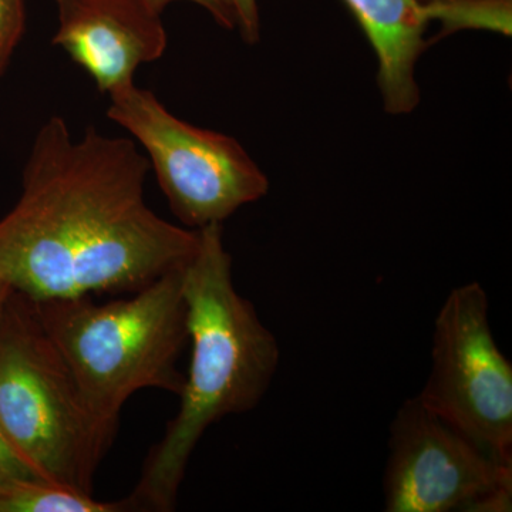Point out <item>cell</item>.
<instances>
[{
  "label": "cell",
  "mask_w": 512,
  "mask_h": 512,
  "mask_svg": "<svg viewBox=\"0 0 512 512\" xmlns=\"http://www.w3.org/2000/svg\"><path fill=\"white\" fill-rule=\"evenodd\" d=\"M147 157L131 138L89 128L74 138L62 117L40 127L18 204L0 220V275L32 301L136 292L183 268L198 229L148 207Z\"/></svg>",
  "instance_id": "1"
},
{
  "label": "cell",
  "mask_w": 512,
  "mask_h": 512,
  "mask_svg": "<svg viewBox=\"0 0 512 512\" xmlns=\"http://www.w3.org/2000/svg\"><path fill=\"white\" fill-rule=\"evenodd\" d=\"M197 251L183 269L191 363L180 410L148 454L126 500L131 511L171 512L195 447L212 424L251 412L268 393L278 340L235 288L222 224L198 229Z\"/></svg>",
  "instance_id": "2"
},
{
  "label": "cell",
  "mask_w": 512,
  "mask_h": 512,
  "mask_svg": "<svg viewBox=\"0 0 512 512\" xmlns=\"http://www.w3.org/2000/svg\"><path fill=\"white\" fill-rule=\"evenodd\" d=\"M183 269L117 301L97 303L92 295L33 301L90 412L107 429L117 431L121 409L140 390L183 392L177 367L188 339Z\"/></svg>",
  "instance_id": "3"
},
{
  "label": "cell",
  "mask_w": 512,
  "mask_h": 512,
  "mask_svg": "<svg viewBox=\"0 0 512 512\" xmlns=\"http://www.w3.org/2000/svg\"><path fill=\"white\" fill-rule=\"evenodd\" d=\"M0 424L40 477L87 494L116 436L90 412L32 299L16 291L0 318Z\"/></svg>",
  "instance_id": "4"
},
{
  "label": "cell",
  "mask_w": 512,
  "mask_h": 512,
  "mask_svg": "<svg viewBox=\"0 0 512 512\" xmlns=\"http://www.w3.org/2000/svg\"><path fill=\"white\" fill-rule=\"evenodd\" d=\"M109 96L107 116L146 151L171 211L188 228L222 224L268 194V177L234 137L178 119L134 82Z\"/></svg>",
  "instance_id": "5"
},
{
  "label": "cell",
  "mask_w": 512,
  "mask_h": 512,
  "mask_svg": "<svg viewBox=\"0 0 512 512\" xmlns=\"http://www.w3.org/2000/svg\"><path fill=\"white\" fill-rule=\"evenodd\" d=\"M477 282L454 288L434 323L424 406L488 454L512 463V365L495 342Z\"/></svg>",
  "instance_id": "6"
},
{
  "label": "cell",
  "mask_w": 512,
  "mask_h": 512,
  "mask_svg": "<svg viewBox=\"0 0 512 512\" xmlns=\"http://www.w3.org/2000/svg\"><path fill=\"white\" fill-rule=\"evenodd\" d=\"M389 450L384 511H511L512 463L478 447L419 396L397 410Z\"/></svg>",
  "instance_id": "7"
},
{
  "label": "cell",
  "mask_w": 512,
  "mask_h": 512,
  "mask_svg": "<svg viewBox=\"0 0 512 512\" xmlns=\"http://www.w3.org/2000/svg\"><path fill=\"white\" fill-rule=\"evenodd\" d=\"M57 32L53 45L92 77L101 93L134 82L143 64L167 49L161 13L147 0H55Z\"/></svg>",
  "instance_id": "8"
},
{
  "label": "cell",
  "mask_w": 512,
  "mask_h": 512,
  "mask_svg": "<svg viewBox=\"0 0 512 512\" xmlns=\"http://www.w3.org/2000/svg\"><path fill=\"white\" fill-rule=\"evenodd\" d=\"M375 50L380 94L387 113L407 114L419 106L416 64L429 43L426 0H343Z\"/></svg>",
  "instance_id": "9"
},
{
  "label": "cell",
  "mask_w": 512,
  "mask_h": 512,
  "mask_svg": "<svg viewBox=\"0 0 512 512\" xmlns=\"http://www.w3.org/2000/svg\"><path fill=\"white\" fill-rule=\"evenodd\" d=\"M126 498L116 503L53 483L45 478L16 480L0 487V512H127Z\"/></svg>",
  "instance_id": "10"
},
{
  "label": "cell",
  "mask_w": 512,
  "mask_h": 512,
  "mask_svg": "<svg viewBox=\"0 0 512 512\" xmlns=\"http://www.w3.org/2000/svg\"><path fill=\"white\" fill-rule=\"evenodd\" d=\"M426 13L440 23L439 37L460 30L512 33V0H426Z\"/></svg>",
  "instance_id": "11"
},
{
  "label": "cell",
  "mask_w": 512,
  "mask_h": 512,
  "mask_svg": "<svg viewBox=\"0 0 512 512\" xmlns=\"http://www.w3.org/2000/svg\"><path fill=\"white\" fill-rule=\"evenodd\" d=\"M25 0H0V74L25 32Z\"/></svg>",
  "instance_id": "12"
},
{
  "label": "cell",
  "mask_w": 512,
  "mask_h": 512,
  "mask_svg": "<svg viewBox=\"0 0 512 512\" xmlns=\"http://www.w3.org/2000/svg\"><path fill=\"white\" fill-rule=\"evenodd\" d=\"M42 478L30 466L28 460L20 454L18 448L9 439L8 433L0 424V487L16 480Z\"/></svg>",
  "instance_id": "13"
},
{
  "label": "cell",
  "mask_w": 512,
  "mask_h": 512,
  "mask_svg": "<svg viewBox=\"0 0 512 512\" xmlns=\"http://www.w3.org/2000/svg\"><path fill=\"white\" fill-rule=\"evenodd\" d=\"M229 8L234 12L237 28L242 39L249 45L258 43L261 36V19L256 0H227Z\"/></svg>",
  "instance_id": "14"
},
{
  "label": "cell",
  "mask_w": 512,
  "mask_h": 512,
  "mask_svg": "<svg viewBox=\"0 0 512 512\" xmlns=\"http://www.w3.org/2000/svg\"><path fill=\"white\" fill-rule=\"evenodd\" d=\"M158 13L163 15L164 9L167 8L170 3L178 2V0H147ZM187 2L195 3V5L201 6L207 10L208 13L215 19V22L225 29L237 28V20H235L234 12L229 8L227 0H187Z\"/></svg>",
  "instance_id": "15"
},
{
  "label": "cell",
  "mask_w": 512,
  "mask_h": 512,
  "mask_svg": "<svg viewBox=\"0 0 512 512\" xmlns=\"http://www.w3.org/2000/svg\"><path fill=\"white\" fill-rule=\"evenodd\" d=\"M13 293H15V289L0 275V318H2L3 312H5L6 306H8L9 299L12 298Z\"/></svg>",
  "instance_id": "16"
}]
</instances>
